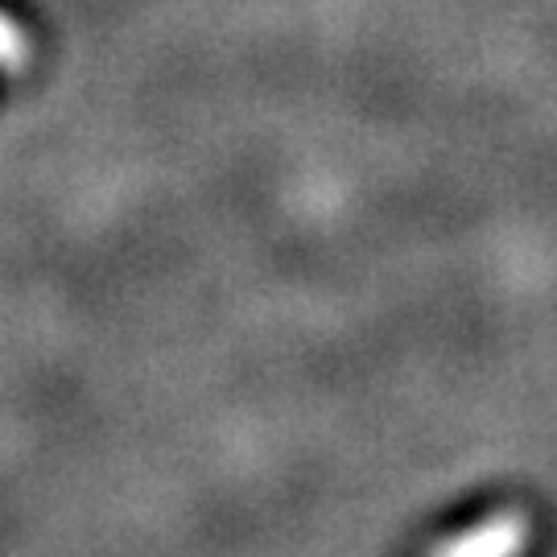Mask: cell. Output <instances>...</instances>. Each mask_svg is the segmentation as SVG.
Here are the masks:
<instances>
[{"label": "cell", "instance_id": "6da1fadb", "mask_svg": "<svg viewBox=\"0 0 557 557\" xmlns=\"http://www.w3.org/2000/svg\"><path fill=\"white\" fill-rule=\"evenodd\" d=\"M524 545H529V524H524V517L499 512V517H487L475 529L450 537L434 557H520Z\"/></svg>", "mask_w": 557, "mask_h": 557}]
</instances>
